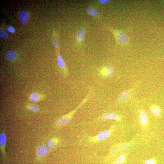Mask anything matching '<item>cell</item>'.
<instances>
[{
	"instance_id": "6da1fadb",
	"label": "cell",
	"mask_w": 164,
	"mask_h": 164,
	"mask_svg": "<svg viewBox=\"0 0 164 164\" xmlns=\"http://www.w3.org/2000/svg\"><path fill=\"white\" fill-rule=\"evenodd\" d=\"M86 99L84 100L81 104L80 106H79L77 108L75 109L74 111L71 112L70 113L66 115L63 116L60 119H58L55 121V124L59 126H63L66 125L70 122L71 121V118L72 116L74 114L75 112H76L77 109L79 108H80L81 105H82V104L84 103L86 100Z\"/></svg>"
},
{
	"instance_id": "7a4b0ae2",
	"label": "cell",
	"mask_w": 164,
	"mask_h": 164,
	"mask_svg": "<svg viewBox=\"0 0 164 164\" xmlns=\"http://www.w3.org/2000/svg\"><path fill=\"white\" fill-rule=\"evenodd\" d=\"M110 30L114 34L117 41L119 44L125 45L128 43L129 40L128 36L124 33L111 29Z\"/></svg>"
},
{
	"instance_id": "3957f363",
	"label": "cell",
	"mask_w": 164,
	"mask_h": 164,
	"mask_svg": "<svg viewBox=\"0 0 164 164\" xmlns=\"http://www.w3.org/2000/svg\"><path fill=\"white\" fill-rule=\"evenodd\" d=\"M129 147V145L127 143L121 144L113 148L112 150L111 153L113 155H117L126 151Z\"/></svg>"
},
{
	"instance_id": "277c9868",
	"label": "cell",
	"mask_w": 164,
	"mask_h": 164,
	"mask_svg": "<svg viewBox=\"0 0 164 164\" xmlns=\"http://www.w3.org/2000/svg\"><path fill=\"white\" fill-rule=\"evenodd\" d=\"M114 71V69L112 66L107 65L102 69L101 73L104 76L109 78L113 76Z\"/></svg>"
},
{
	"instance_id": "5b68a950",
	"label": "cell",
	"mask_w": 164,
	"mask_h": 164,
	"mask_svg": "<svg viewBox=\"0 0 164 164\" xmlns=\"http://www.w3.org/2000/svg\"><path fill=\"white\" fill-rule=\"evenodd\" d=\"M7 137L4 132L0 134V147L2 153L5 157H7V154L5 152V148L6 145Z\"/></svg>"
},
{
	"instance_id": "8992f818",
	"label": "cell",
	"mask_w": 164,
	"mask_h": 164,
	"mask_svg": "<svg viewBox=\"0 0 164 164\" xmlns=\"http://www.w3.org/2000/svg\"><path fill=\"white\" fill-rule=\"evenodd\" d=\"M139 117L140 122L142 125H145L147 124L148 118L147 113L145 110L144 109L141 110Z\"/></svg>"
},
{
	"instance_id": "52a82bcc",
	"label": "cell",
	"mask_w": 164,
	"mask_h": 164,
	"mask_svg": "<svg viewBox=\"0 0 164 164\" xmlns=\"http://www.w3.org/2000/svg\"><path fill=\"white\" fill-rule=\"evenodd\" d=\"M111 132L109 130L103 131L99 133L96 137L98 140H103L107 139L110 135Z\"/></svg>"
},
{
	"instance_id": "ba28073f",
	"label": "cell",
	"mask_w": 164,
	"mask_h": 164,
	"mask_svg": "<svg viewBox=\"0 0 164 164\" xmlns=\"http://www.w3.org/2000/svg\"><path fill=\"white\" fill-rule=\"evenodd\" d=\"M85 30L84 28H80L77 32V43L79 44L82 43L84 40L85 36Z\"/></svg>"
},
{
	"instance_id": "9c48e42d",
	"label": "cell",
	"mask_w": 164,
	"mask_h": 164,
	"mask_svg": "<svg viewBox=\"0 0 164 164\" xmlns=\"http://www.w3.org/2000/svg\"><path fill=\"white\" fill-rule=\"evenodd\" d=\"M118 115L114 113H109L103 115L101 118L102 120L105 121L109 120H117L118 119Z\"/></svg>"
},
{
	"instance_id": "30bf717a",
	"label": "cell",
	"mask_w": 164,
	"mask_h": 164,
	"mask_svg": "<svg viewBox=\"0 0 164 164\" xmlns=\"http://www.w3.org/2000/svg\"><path fill=\"white\" fill-rule=\"evenodd\" d=\"M59 141L58 139L55 138H53L48 141V146L49 149L51 150H54L56 147Z\"/></svg>"
},
{
	"instance_id": "8fae6325",
	"label": "cell",
	"mask_w": 164,
	"mask_h": 164,
	"mask_svg": "<svg viewBox=\"0 0 164 164\" xmlns=\"http://www.w3.org/2000/svg\"><path fill=\"white\" fill-rule=\"evenodd\" d=\"M48 149L46 146L42 145L38 147L37 151V155L39 157H42L47 153Z\"/></svg>"
},
{
	"instance_id": "7c38bea8",
	"label": "cell",
	"mask_w": 164,
	"mask_h": 164,
	"mask_svg": "<svg viewBox=\"0 0 164 164\" xmlns=\"http://www.w3.org/2000/svg\"><path fill=\"white\" fill-rule=\"evenodd\" d=\"M19 17L21 22L25 23L27 22L28 18V12L22 11L19 13Z\"/></svg>"
},
{
	"instance_id": "4fadbf2b",
	"label": "cell",
	"mask_w": 164,
	"mask_h": 164,
	"mask_svg": "<svg viewBox=\"0 0 164 164\" xmlns=\"http://www.w3.org/2000/svg\"><path fill=\"white\" fill-rule=\"evenodd\" d=\"M17 53L15 51H11L8 52L5 55V57L9 61L14 60L17 57Z\"/></svg>"
},
{
	"instance_id": "5bb4252c",
	"label": "cell",
	"mask_w": 164,
	"mask_h": 164,
	"mask_svg": "<svg viewBox=\"0 0 164 164\" xmlns=\"http://www.w3.org/2000/svg\"><path fill=\"white\" fill-rule=\"evenodd\" d=\"M130 92L129 91H126L123 92L118 98V100L120 102H123L125 101L128 98L130 94Z\"/></svg>"
},
{
	"instance_id": "9a60e30c",
	"label": "cell",
	"mask_w": 164,
	"mask_h": 164,
	"mask_svg": "<svg viewBox=\"0 0 164 164\" xmlns=\"http://www.w3.org/2000/svg\"><path fill=\"white\" fill-rule=\"evenodd\" d=\"M42 96L39 94L37 93H32L30 96V100L32 102H36L42 99Z\"/></svg>"
},
{
	"instance_id": "2e32d148",
	"label": "cell",
	"mask_w": 164,
	"mask_h": 164,
	"mask_svg": "<svg viewBox=\"0 0 164 164\" xmlns=\"http://www.w3.org/2000/svg\"><path fill=\"white\" fill-rule=\"evenodd\" d=\"M125 159V156L124 155L120 156L115 160L113 164H122Z\"/></svg>"
},
{
	"instance_id": "e0dca14e",
	"label": "cell",
	"mask_w": 164,
	"mask_h": 164,
	"mask_svg": "<svg viewBox=\"0 0 164 164\" xmlns=\"http://www.w3.org/2000/svg\"><path fill=\"white\" fill-rule=\"evenodd\" d=\"M88 14L94 17H97L98 15L97 10L92 8H88L87 10Z\"/></svg>"
},
{
	"instance_id": "ac0fdd59",
	"label": "cell",
	"mask_w": 164,
	"mask_h": 164,
	"mask_svg": "<svg viewBox=\"0 0 164 164\" xmlns=\"http://www.w3.org/2000/svg\"><path fill=\"white\" fill-rule=\"evenodd\" d=\"M57 61L59 66L62 68H64L65 66V63L61 56H59L58 57Z\"/></svg>"
},
{
	"instance_id": "d6986e66",
	"label": "cell",
	"mask_w": 164,
	"mask_h": 164,
	"mask_svg": "<svg viewBox=\"0 0 164 164\" xmlns=\"http://www.w3.org/2000/svg\"><path fill=\"white\" fill-rule=\"evenodd\" d=\"M151 113L155 115H159L161 113V110L157 107H153L151 110Z\"/></svg>"
},
{
	"instance_id": "ffe728a7",
	"label": "cell",
	"mask_w": 164,
	"mask_h": 164,
	"mask_svg": "<svg viewBox=\"0 0 164 164\" xmlns=\"http://www.w3.org/2000/svg\"><path fill=\"white\" fill-rule=\"evenodd\" d=\"M27 107L29 110L32 111L34 112H38L39 110L38 106L34 105H32V104L28 105Z\"/></svg>"
},
{
	"instance_id": "44dd1931",
	"label": "cell",
	"mask_w": 164,
	"mask_h": 164,
	"mask_svg": "<svg viewBox=\"0 0 164 164\" xmlns=\"http://www.w3.org/2000/svg\"><path fill=\"white\" fill-rule=\"evenodd\" d=\"M53 42L54 46L56 49H58L59 47L58 38L56 36H54L53 38Z\"/></svg>"
},
{
	"instance_id": "7402d4cb",
	"label": "cell",
	"mask_w": 164,
	"mask_h": 164,
	"mask_svg": "<svg viewBox=\"0 0 164 164\" xmlns=\"http://www.w3.org/2000/svg\"><path fill=\"white\" fill-rule=\"evenodd\" d=\"M0 36L4 39H6L8 37V35L5 30L2 29L0 30Z\"/></svg>"
},
{
	"instance_id": "603a6c76",
	"label": "cell",
	"mask_w": 164,
	"mask_h": 164,
	"mask_svg": "<svg viewBox=\"0 0 164 164\" xmlns=\"http://www.w3.org/2000/svg\"><path fill=\"white\" fill-rule=\"evenodd\" d=\"M144 164H155V161L152 159H149L146 160L144 162Z\"/></svg>"
},
{
	"instance_id": "cb8c5ba5",
	"label": "cell",
	"mask_w": 164,
	"mask_h": 164,
	"mask_svg": "<svg viewBox=\"0 0 164 164\" xmlns=\"http://www.w3.org/2000/svg\"><path fill=\"white\" fill-rule=\"evenodd\" d=\"M8 30L9 32L12 33H13L15 32L14 29L12 27H9L8 28Z\"/></svg>"
},
{
	"instance_id": "d4e9b609",
	"label": "cell",
	"mask_w": 164,
	"mask_h": 164,
	"mask_svg": "<svg viewBox=\"0 0 164 164\" xmlns=\"http://www.w3.org/2000/svg\"><path fill=\"white\" fill-rule=\"evenodd\" d=\"M109 0H99V2L102 4H105L109 1Z\"/></svg>"
}]
</instances>
